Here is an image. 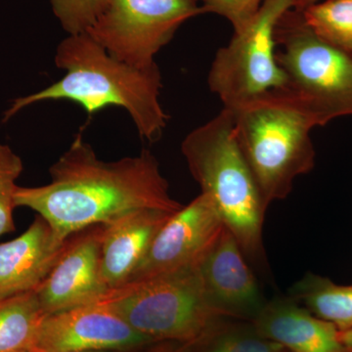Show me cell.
<instances>
[{
    "instance_id": "20",
    "label": "cell",
    "mask_w": 352,
    "mask_h": 352,
    "mask_svg": "<svg viewBox=\"0 0 352 352\" xmlns=\"http://www.w3.org/2000/svg\"><path fill=\"white\" fill-rule=\"evenodd\" d=\"M110 0H50L55 17L68 36L89 31Z\"/></svg>"
},
{
    "instance_id": "23",
    "label": "cell",
    "mask_w": 352,
    "mask_h": 352,
    "mask_svg": "<svg viewBox=\"0 0 352 352\" xmlns=\"http://www.w3.org/2000/svg\"><path fill=\"white\" fill-rule=\"evenodd\" d=\"M340 340L344 346L352 347V329L346 331H340Z\"/></svg>"
},
{
    "instance_id": "14",
    "label": "cell",
    "mask_w": 352,
    "mask_h": 352,
    "mask_svg": "<svg viewBox=\"0 0 352 352\" xmlns=\"http://www.w3.org/2000/svg\"><path fill=\"white\" fill-rule=\"evenodd\" d=\"M173 214L145 208L103 224L101 271L109 291L124 286L131 280L157 232Z\"/></svg>"
},
{
    "instance_id": "16",
    "label": "cell",
    "mask_w": 352,
    "mask_h": 352,
    "mask_svg": "<svg viewBox=\"0 0 352 352\" xmlns=\"http://www.w3.org/2000/svg\"><path fill=\"white\" fill-rule=\"evenodd\" d=\"M46 315L36 291L0 298V352L32 349Z\"/></svg>"
},
{
    "instance_id": "12",
    "label": "cell",
    "mask_w": 352,
    "mask_h": 352,
    "mask_svg": "<svg viewBox=\"0 0 352 352\" xmlns=\"http://www.w3.org/2000/svg\"><path fill=\"white\" fill-rule=\"evenodd\" d=\"M208 298L228 316H256L263 307L258 281L228 228L199 266Z\"/></svg>"
},
{
    "instance_id": "22",
    "label": "cell",
    "mask_w": 352,
    "mask_h": 352,
    "mask_svg": "<svg viewBox=\"0 0 352 352\" xmlns=\"http://www.w3.org/2000/svg\"><path fill=\"white\" fill-rule=\"evenodd\" d=\"M207 13H215L232 25L234 32L247 27L254 17L263 0H198Z\"/></svg>"
},
{
    "instance_id": "24",
    "label": "cell",
    "mask_w": 352,
    "mask_h": 352,
    "mask_svg": "<svg viewBox=\"0 0 352 352\" xmlns=\"http://www.w3.org/2000/svg\"><path fill=\"white\" fill-rule=\"evenodd\" d=\"M320 1V0H296L295 7L294 8L296 10L302 11L307 7L312 6V4L316 3V2Z\"/></svg>"
},
{
    "instance_id": "11",
    "label": "cell",
    "mask_w": 352,
    "mask_h": 352,
    "mask_svg": "<svg viewBox=\"0 0 352 352\" xmlns=\"http://www.w3.org/2000/svg\"><path fill=\"white\" fill-rule=\"evenodd\" d=\"M103 230L99 224L69 238L63 254L36 289L46 314L92 305L108 293L101 271Z\"/></svg>"
},
{
    "instance_id": "9",
    "label": "cell",
    "mask_w": 352,
    "mask_h": 352,
    "mask_svg": "<svg viewBox=\"0 0 352 352\" xmlns=\"http://www.w3.org/2000/svg\"><path fill=\"white\" fill-rule=\"evenodd\" d=\"M226 228L214 201L201 193L166 220L127 283L197 270Z\"/></svg>"
},
{
    "instance_id": "18",
    "label": "cell",
    "mask_w": 352,
    "mask_h": 352,
    "mask_svg": "<svg viewBox=\"0 0 352 352\" xmlns=\"http://www.w3.org/2000/svg\"><path fill=\"white\" fill-rule=\"evenodd\" d=\"M302 13L319 38L352 54V0H323Z\"/></svg>"
},
{
    "instance_id": "5",
    "label": "cell",
    "mask_w": 352,
    "mask_h": 352,
    "mask_svg": "<svg viewBox=\"0 0 352 352\" xmlns=\"http://www.w3.org/2000/svg\"><path fill=\"white\" fill-rule=\"evenodd\" d=\"M97 302L153 342H196L227 317L208 298L199 268L127 283Z\"/></svg>"
},
{
    "instance_id": "27",
    "label": "cell",
    "mask_w": 352,
    "mask_h": 352,
    "mask_svg": "<svg viewBox=\"0 0 352 352\" xmlns=\"http://www.w3.org/2000/svg\"><path fill=\"white\" fill-rule=\"evenodd\" d=\"M347 352H352V347H349V351Z\"/></svg>"
},
{
    "instance_id": "2",
    "label": "cell",
    "mask_w": 352,
    "mask_h": 352,
    "mask_svg": "<svg viewBox=\"0 0 352 352\" xmlns=\"http://www.w3.org/2000/svg\"><path fill=\"white\" fill-rule=\"evenodd\" d=\"M54 61L65 71L63 78L41 91L14 99L3 122L34 104L66 100L78 104L89 119L110 106L124 109L141 138L150 143L162 138L170 116L160 102L163 82L157 65L142 69L124 63L88 32L63 39Z\"/></svg>"
},
{
    "instance_id": "3",
    "label": "cell",
    "mask_w": 352,
    "mask_h": 352,
    "mask_svg": "<svg viewBox=\"0 0 352 352\" xmlns=\"http://www.w3.org/2000/svg\"><path fill=\"white\" fill-rule=\"evenodd\" d=\"M232 111L234 131L265 205L287 198L298 176L315 166L310 131L316 120L287 90L270 92Z\"/></svg>"
},
{
    "instance_id": "26",
    "label": "cell",
    "mask_w": 352,
    "mask_h": 352,
    "mask_svg": "<svg viewBox=\"0 0 352 352\" xmlns=\"http://www.w3.org/2000/svg\"><path fill=\"white\" fill-rule=\"evenodd\" d=\"M27 352H46V351H36V349H31V351H29ZM55 352H109V351H55Z\"/></svg>"
},
{
    "instance_id": "19",
    "label": "cell",
    "mask_w": 352,
    "mask_h": 352,
    "mask_svg": "<svg viewBox=\"0 0 352 352\" xmlns=\"http://www.w3.org/2000/svg\"><path fill=\"white\" fill-rule=\"evenodd\" d=\"M24 170L19 155L0 143V237L15 230L13 212L16 207L15 193L18 178Z\"/></svg>"
},
{
    "instance_id": "17",
    "label": "cell",
    "mask_w": 352,
    "mask_h": 352,
    "mask_svg": "<svg viewBox=\"0 0 352 352\" xmlns=\"http://www.w3.org/2000/svg\"><path fill=\"white\" fill-rule=\"evenodd\" d=\"M311 314L333 324L340 331L352 329V285L342 286L328 278L307 274L292 289Z\"/></svg>"
},
{
    "instance_id": "7",
    "label": "cell",
    "mask_w": 352,
    "mask_h": 352,
    "mask_svg": "<svg viewBox=\"0 0 352 352\" xmlns=\"http://www.w3.org/2000/svg\"><path fill=\"white\" fill-rule=\"evenodd\" d=\"M296 0H263L245 29L215 55L208 76L210 91L224 108L235 109L270 94L288 89L276 60L275 31L280 18Z\"/></svg>"
},
{
    "instance_id": "6",
    "label": "cell",
    "mask_w": 352,
    "mask_h": 352,
    "mask_svg": "<svg viewBox=\"0 0 352 352\" xmlns=\"http://www.w3.org/2000/svg\"><path fill=\"white\" fill-rule=\"evenodd\" d=\"M275 41L287 91L307 109L317 126L352 116L351 53L319 38L295 8L280 18Z\"/></svg>"
},
{
    "instance_id": "4",
    "label": "cell",
    "mask_w": 352,
    "mask_h": 352,
    "mask_svg": "<svg viewBox=\"0 0 352 352\" xmlns=\"http://www.w3.org/2000/svg\"><path fill=\"white\" fill-rule=\"evenodd\" d=\"M182 152L201 193L214 201L245 258L259 261L268 207L238 145L232 111L223 108L189 132Z\"/></svg>"
},
{
    "instance_id": "1",
    "label": "cell",
    "mask_w": 352,
    "mask_h": 352,
    "mask_svg": "<svg viewBox=\"0 0 352 352\" xmlns=\"http://www.w3.org/2000/svg\"><path fill=\"white\" fill-rule=\"evenodd\" d=\"M50 173L51 182L43 186H18L16 207L38 212L63 242L88 227L109 223L133 210L175 214L183 208L171 197L150 150L105 162L78 133Z\"/></svg>"
},
{
    "instance_id": "8",
    "label": "cell",
    "mask_w": 352,
    "mask_h": 352,
    "mask_svg": "<svg viewBox=\"0 0 352 352\" xmlns=\"http://www.w3.org/2000/svg\"><path fill=\"white\" fill-rule=\"evenodd\" d=\"M206 13L198 0H110L87 32L120 61L151 68L180 25Z\"/></svg>"
},
{
    "instance_id": "13",
    "label": "cell",
    "mask_w": 352,
    "mask_h": 352,
    "mask_svg": "<svg viewBox=\"0 0 352 352\" xmlns=\"http://www.w3.org/2000/svg\"><path fill=\"white\" fill-rule=\"evenodd\" d=\"M50 224L38 217L22 235L0 244V298L36 291L63 254Z\"/></svg>"
},
{
    "instance_id": "25",
    "label": "cell",
    "mask_w": 352,
    "mask_h": 352,
    "mask_svg": "<svg viewBox=\"0 0 352 352\" xmlns=\"http://www.w3.org/2000/svg\"><path fill=\"white\" fill-rule=\"evenodd\" d=\"M148 352H186V351H182V349H175V347L163 346H157V347H156V349H152V351H150Z\"/></svg>"
},
{
    "instance_id": "21",
    "label": "cell",
    "mask_w": 352,
    "mask_h": 352,
    "mask_svg": "<svg viewBox=\"0 0 352 352\" xmlns=\"http://www.w3.org/2000/svg\"><path fill=\"white\" fill-rule=\"evenodd\" d=\"M206 352H288L273 340L254 333L228 331L219 333Z\"/></svg>"
},
{
    "instance_id": "15",
    "label": "cell",
    "mask_w": 352,
    "mask_h": 352,
    "mask_svg": "<svg viewBox=\"0 0 352 352\" xmlns=\"http://www.w3.org/2000/svg\"><path fill=\"white\" fill-rule=\"evenodd\" d=\"M254 330L281 344L288 352H347L340 330L296 300H275L263 305L254 318Z\"/></svg>"
},
{
    "instance_id": "10",
    "label": "cell",
    "mask_w": 352,
    "mask_h": 352,
    "mask_svg": "<svg viewBox=\"0 0 352 352\" xmlns=\"http://www.w3.org/2000/svg\"><path fill=\"white\" fill-rule=\"evenodd\" d=\"M151 342L111 308L95 302L46 315L32 349L46 352L126 351Z\"/></svg>"
}]
</instances>
